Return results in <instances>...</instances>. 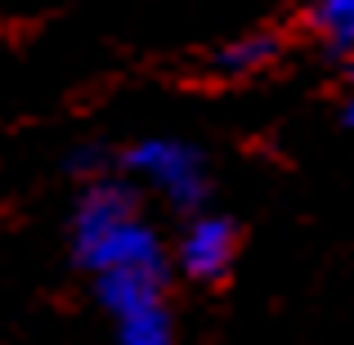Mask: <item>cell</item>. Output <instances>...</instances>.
Listing matches in <instances>:
<instances>
[{
	"label": "cell",
	"instance_id": "6da1fadb",
	"mask_svg": "<svg viewBox=\"0 0 354 345\" xmlns=\"http://www.w3.org/2000/svg\"><path fill=\"white\" fill-rule=\"evenodd\" d=\"M126 166L184 211L207 198V162H202L198 148L180 144V139H144L126 153Z\"/></svg>",
	"mask_w": 354,
	"mask_h": 345
},
{
	"label": "cell",
	"instance_id": "7a4b0ae2",
	"mask_svg": "<svg viewBox=\"0 0 354 345\" xmlns=\"http://www.w3.org/2000/svg\"><path fill=\"white\" fill-rule=\"evenodd\" d=\"M238 256V225L225 216H202L193 220L180 242V269L198 283H220Z\"/></svg>",
	"mask_w": 354,
	"mask_h": 345
},
{
	"label": "cell",
	"instance_id": "3957f363",
	"mask_svg": "<svg viewBox=\"0 0 354 345\" xmlns=\"http://www.w3.org/2000/svg\"><path fill=\"white\" fill-rule=\"evenodd\" d=\"M135 216V198L121 184H90V193L77 207V251H90L108 229Z\"/></svg>",
	"mask_w": 354,
	"mask_h": 345
},
{
	"label": "cell",
	"instance_id": "277c9868",
	"mask_svg": "<svg viewBox=\"0 0 354 345\" xmlns=\"http://www.w3.org/2000/svg\"><path fill=\"white\" fill-rule=\"evenodd\" d=\"M278 54H283V41H278L274 32H251V36H238V41L220 45V50L211 54V72L225 77V81H242V77L265 72Z\"/></svg>",
	"mask_w": 354,
	"mask_h": 345
},
{
	"label": "cell",
	"instance_id": "5b68a950",
	"mask_svg": "<svg viewBox=\"0 0 354 345\" xmlns=\"http://www.w3.org/2000/svg\"><path fill=\"white\" fill-rule=\"evenodd\" d=\"M305 27L323 41L328 54L354 59V0H310Z\"/></svg>",
	"mask_w": 354,
	"mask_h": 345
},
{
	"label": "cell",
	"instance_id": "8992f818",
	"mask_svg": "<svg viewBox=\"0 0 354 345\" xmlns=\"http://www.w3.org/2000/svg\"><path fill=\"white\" fill-rule=\"evenodd\" d=\"M121 345H171V323H166L162 301L135 305L121 314Z\"/></svg>",
	"mask_w": 354,
	"mask_h": 345
},
{
	"label": "cell",
	"instance_id": "52a82bcc",
	"mask_svg": "<svg viewBox=\"0 0 354 345\" xmlns=\"http://www.w3.org/2000/svg\"><path fill=\"white\" fill-rule=\"evenodd\" d=\"M341 121H346V126L354 130V95L346 99V104H341Z\"/></svg>",
	"mask_w": 354,
	"mask_h": 345
}]
</instances>
